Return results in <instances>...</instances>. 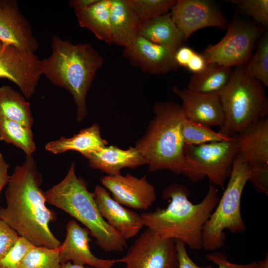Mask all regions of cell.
Segmentation results:
<instances>
[{"label": "cell", "mask_w": 268, "mask_h": 268, "mask_svg": "<svg viewBox=\"0 0 268 268\" xmlns=\"http://www.w3.org/2000/svg\"><path fill=\"white\" fill-rule=\"evenodd\" d=\"M256 268H268V254L267 253L265 259L257 262Z\"/></svg>", "instance_id": "cell-43"}, {"label": "cell", "mask_w": 268, "mask_h": 268, "mask_svg": "<svg viewBox=\"0 0 268 268\" xmlns=\"http://www.w3.org/2000/svg\"><path fill=\"white\" fill-rule=\"evenodd\" d=\"M85 157L91 168L106 173L107 175H119L124 168L134 169L146 164L135 146L124 150L116 146H105Z\"/></svg>", "instance_id": "cell-19"}, {"label": "cell", "mask_w": 268, "mask_h": 268, "mask_svg": "<svg viewBox=\"0 0 268 268\" xmlns=\"http://www.w3.org/2000/svg\"><path fill=\"white\" fill-rule=\"evenodd\" d=\"M61 264L59 248L33 246L23 258L19 268H59Z\"/></svg>", "instance_id": "cell-30"}, {"label": "cell", "mask_w": 268, "mask_h": 268, "mask_svg": "<svg viewBox=\"0 0 268 268\" xmlns=\"http://www.w3.org/2000/svg\"><path fill=\"white\" fill-rule=\"evenodd\" d=\"M182 134L185 145H199L228 140L231 137L186 117L183 122Z\"/></svg>", "instance_id": "cell-28"}, {"label": "cell", "mask_w": 268, "mask_h": 268, "mask_svg": "<svg viewBox=\"0 0 268 268\" xmlns=\"http://www.w3.org/2000/svg\"><path fill=\"white\" fill-rule=\"evenodd\" d=\"M154 116L145 134L135 143L151 172L168 170L182 174L184 147L182 128L186 118L182 106L173 102L155 104Z\"/></svg>", "instance_id": "cell-5"}, {"label": "cell", "mask_w": 268, "mask_h": 268, "mask_svg": "<svg viewBox=\"0 0 268 268\" xmlns=\"http://www.w3.org/2000/svg\"><path fill=\"white\" fill-rule=\"evenodd\" d=\"M255 53L244 65L246 73L268 87V32H264L256 45Z\"/></svg>", "instance_id": "cell-29"}, {"label": "cell", "mask_w": 268, "mask_h": 268, "mask_svg": "<svg viewBox=\"0 0 268 268\" xmlns=\"http://www.w3.org/2000/svg\"><path fill=\"white\" fill-rule=\"evenodd\" d=\"M98 0H70L68 2L72 7L75 12L82 10L93 4L96 2Z\"/></svg>", "instance_id": "cell-41"}, {"label": "cell", "mask_w": 268, "mask_h": 268, "mask_svg": "<svg viewBox=\"0 0 268 268\" xmlns=\"http://www.w3.org/2000/svg\"><path fill=\"white\" fill-rule=\"evenodd\" d=\"M66 236L59 248L61 264L70 262L73 264L95 268H112L118 263V259H103L91 252L89 243L90 232L74 220L68 222Z\"/></svg>", "instance_id": "cell-15"}, {"label": "cell", "mask_w": 268, "mask_h": 268, "mask_svg": "<svg viewBox=\"0 0 268 268\" xmlns=\"http://www.w3.org/2000/svg\"><path fill=\"white\" fill-rule=\"evenodd\" d=\"M249 176V164L237 154L226 188L203 228L202 249L205 251L213 252L223 247L226 239L225 230L233 234L247 230L240 205Z\"/></svg>", "instance_id": "cell-7"}, {"label": "cell", "mask_w": 268, "mask_h": 268, "mask_svg": "<svg viewBox=\"0 0 268 268\" xmlns=\"http://www.w3.org/2000/svg\"><path fill=\"white\" fill-rule=\"evenodd\" d=\"M100 182L111 192L113 199L126 207L146 210L156 199L155 188L145 176L137 178L130 174L106 175Z\"/></svg>", "instance_id": "cell-13"}, {"label": "cell", "mask_w": 268, "mask_h": 268, "mask_svg": "<svg viewBox=\"0 0 268 268\" xmlns=\"http://www.w3.org/2000/svg\"><path fill=\"white\" fill-rule=\"evenodd\" d=\"M9 164L5 161L2 153H0V194L3 188L7 186L10 175L8 174Z\"/></svg>", "instance_id": "cell-40"}, {"label": "cell", "mask_w": 268, "mask_h": 268, "mask_svg": "<svg viewBox=\"0 0 268 268\" xmlns=\"http://www.w3.org/2000/svg\"><path fill=\"white\" fill-rule=\"evenodd\" d=\"M40 61L35 53L0 41V79L14 83L26 99L35 93L42 75Z\"/></svg>", "instance_id": "cell-11"}, {"label": "cell", "mask_w": 268, "mask_h": 268, "mask_svg": "<svg viewBox=\"0 0 268 268\" xmlns=\"http://www.w3.org/2000/svg\"><path fill=\"white\" fill-rule=\"evenodd\" d=\"M51 55L40 61L41 74L72 95L76 107V121L80 122L87 115V93L103 59L91 43L73 44L55 34L51 38Z\"/></svg>", "instance_id": "cell-3"}, {"label": "cell", "mask_w": 268, "mask_h": 268, "mask_svg": "<svg viewBox=\"0 0 268 268\" xmlns=\"http://www.w3.org/2000/svg\"><path fill=\"white\" fill-rule=\"evenodd\" d=\"M110 3L111 0H98L90 6L75 12L81 27L87 29L108 45L112 44Z\"/></svg>", "instance_id": "cell-24"}, {"label": "cell", "mask_w": 268, "mask_h": 268, "mask_svg": "<svg viewBox=\"0 0 268 268\" xmlns=\"http://www.w3.org/2000/svg\"><path fill=\"white\" fill-rule=\"evenodd\" d=\"M170 13L184 41L201 28L214 27L224 29L229 24L218 6L209 0H176Z\"/></svg>", "instance_id": "cell-12"}, {"label": "cell", "mask_w": 268, "mask_h": 268, "mask_svg": "<svg viewBox=\"0 0 268 268\" xmlns=\"http://www.w3.org/2000/svg\"><path fill=\"white\" fill-rule=\"evenodd\" d=\"M178 265L177 268H212L211 265L200 267L196 264L188 255L186 246L181 241L175 240Z\"/></svg>", "instance_id": "cell-37"}, {"label": "cell", "mask_w": 268, "mask_h": 268, "mask_svg": "<svg viewBox=\"0 0 268 268\" xmlns=\"http://www.w3.org/2000/svg\"><path fill=\"white\" fill-rule=\"evenodd\" d=\"M250 181L259 193L268 195V164L249 165Z\"/></svg>", "instance_id": "cell-34"}, {"label": "cell", "mask_w": 268, "mask_h": 268, "mask_svg": "<svg viewBox=\"0 0 268 268\" xmlns=\"http://www.w3.org/2000/svg\"><path fill=\"white\" fill-rule=\"evenodd\" d=\"M33 246L27 240L19 236L14 246L0 260V268H19L22 260Z\"/></svg>", "instance_id": "cell-33"}, {"label": "cell", "mask_w": 268, "mask_h": 268, "mask_svg": "<svg viewBox=\"0 0 268 268\" xmlns=\"http://www.w3.org/2000/svg\"><path fill=\"white\" fill-rule=\"evenodd\" d=\"M110 12L112 44L128 48L138 36L141 22L128 0H111Z\"/></svg>", "instance_id": "cell-21"}, {"label": "cell", "mask_w": 268, "mask_h": 268, "mask_svg": "<svg viewBox=\"0 0 268 268\" xmlns=\"http://www.w3.org/2000/svg\"><path fill=\"white\" fill-rule=\"evenodd\" d=\"M107 140L103 139L100 134L98 124L94 123L91 126L82 129L72 137H61L59 139L51 141L45 145V149L53 154H61L69 150L76 151L84 157L107 146Z\"/></svg>", "instance_id": "cell-22"}, {"label": "cell", "mask_w": 268, "mask_h": 268, "mask_svg": "<svg viewBox=\"0 0 268 268\" xmlns=\"http://www.w3.org/2000/svg\"><path fill=\"white\" fill-rule=\"evenodd\" d=\"M261 26L239 19H234L225 36L217 43L208 46L201 54L207 64L227 67L245 65L264 33Z\"/></svg>", "instance_id": "cell-9"}, {"label": "cell", "mask_w": 268, "mask_h": 268, "mask_svg": "<svg viewBox=\"0 0 268 268\" xmlns=\"http://www.w3.org/2000/svg\"><path fill=\"white\" fill-rule=\"evenodd\" d=\"M176 50L154 44L138 35L133 43L125 48L124 55L134 66L154 74L167 73L177 69Z\"/></svg>", "instance_id": "cell-14"}, {"label": "cell", "mask_w": 268, "mask_h": 268, "mask_svg": "<svg viewBox=\"0 0 268 268\" xmlns=\"http://www.w3.org/2000/svg\"><path fill=\"white\" fill-rule=\"evenodd\" d=\"M118 262L124 268H177L175 240L160 239L146 228Z\"/></svg>", "instance_id": "cell-10"}, {"label": "cell", "mask_w": 268, "mask_h": 268, "mask_svg": "<svg viewBox=\"0 0 268 268\" xmlns=\"http://www.w3.org/2000/svg\"><path fill=\"white\" fill-rule=\"evenodd\" d=\"M0 140L11 144L32 155L36 149L31 128L7 119L0 118Z\"/></svg>", "instance_id": "cell-27"}, {"label": "cell", "mask_w": 268, "mask_h": 268, "mask_svg": "<svg viewBox=\"0 0 268 268\" xmlns=\"http://www.w3.org/2000/svg\"><path fill=\"white\" fill-rule=\"evenodd\" d=\"M19 236L17 232L0 219V260L11 249Z\"/></svg>", "instance_id": "cell-35"}, {"label": "cell", "mask_w": 268, "mask_h": 268, "mask_svg": "<svg viewBox=\"0 0 268 268\" xmlns=\"http://www.w3.org/2000/svg\"><path fill=\"white\" fill-rule=\"evenodd\" d=\"M196 52L187 46H182L176 51L175 61L178 66L186 67L191 58Z\"/></svg>", "instance_id": "cell-38"}, {"label": "cell", "mask_w": 268, "mask_h": 268, "mask_svg": "<svg viewBox=\"0 0 268 268\" xmlns=\"http://www.w3.org/2000/svg\"><path fill=\"white\" fill-rule=\"evenodd\" d=\"M42 182L33 155H26L10 175L5 192L6 205L0 207V219L33 245L57 249L61 242L49 227L56 214L46 206Z\"/></svg>", "instance_id": "cell-1"}, {"label": "cell", "mask_w": 268, "mask_h": 268, "mask_svg": "<svg viewBox=\"0 0 268 268\" xmlns=\"http://www.w3.org/2000/svg\"><path fill=\"white\" fill-rule=\"evenodd\" d=\"M141 22L168 12L176 3L175 0H128Z\"/></svg>", "instance_id": "cell-31"}, {"label": "cell", "mask_w": 268, "mask_h": 268, "mask_svg": "<svg viewBox=\"0 0 268 268\" xmlns=\"http://www.w3.org/2000/svg\"><path fill=\"white\" fill-rule=\"evenodd\" d=\"M0 41L35 53L38 41L15 0H0Z\"/></svg>", "instance_id": "cell-16"}, {"label": "cell", "mask_w": 268, "mask_h": 268, "mask_svg": "<svg viewBox=\"0 0 268 268\" xmlns=\"http://www.w3.org/2000/svg\"><path fill=\"white\" fill-rule=\"evenodd\" d=\"M254 21L264 28L268 25V0H232Z\"/></svg>", "instance_id": "cell-32"}, {"label": "cell", "mask_w": 268, "mask_h": 268, "mask_svg": "<svg viewBox=\"0 0 268 268\" xmlns=\"http://www.w3.org/2000/svg\"><path fill=\"white\" fill-rule=\"evenodd\" d=\"M206 61L201 54L195 52L188 63L186 67L194 73L200 72L207 65Z\"/></svg>", "instance_id": "cell-39"}, {"label": "cell", "mask_w": 268, "mask_h": 268, "mask_svg": "<svg viewBox=\"0 0 268 268\" xmlns=\"http://www.w3.org/2000/svg\"><path fill=\"white\" fill-rule=\"evenodd\" d=\"M237 154L249 165L268 164V119L265 118L236 134Z\"/></svg>", "instance_id": "cell-20"}, {"label": "cell", "mask_w": 268, "mask_h": 268, "mask_svg": "<svg viewBox=\"0 0 268 268\" xmlns=\"http://www.w3.org/2000/svg\"><path fill=\"white\" fill-rule=\"evenodd\" d=\"M73 162L64 179L45 192L46 201L64 210L84 225L98 246L107 252H122L127 240L101 215L85 181L77 177Z\"/></svg>", "instance_id": "cell-4"}, {"label": "cell", "mask_w": 268, "mask_h": 268, "mask_svg": "<svg viewBox=\"0 0 268 268\" xmlns=\"http://www.w3.org/2000/svg\"><path fill=\"white\" fill-rule=\"evenodd\" d=\"M138 35L154 44L176 50L184 42L182 34L169 12L141 22Z\"/></svg>", "instance_id": "cell-23"}, {"label": "cell", "mask_w": 268, "mask_h": 268, "mask_svg": "<svg viewBox=\"0 0 268 268\" xmlns=\"http://www.w3.org/2000/svg\"><path fill=\"white\" fill-rule=\"evenodd\" d=\"M220 95L224 122L218 132L224 135L233 136L267 118L268 100L264 86L246 73L244 65L235 67Z\"/></svg>", "instance_id": "cell-6"}, {"label": "cell", "mask_w": 268, "mask_h": 268, "mask_svg": "<svg viewBox=\"0 0 268 268\" xmlns=\"http://www.w3.org/2000/svg\"><path fill=\"white\" fill-rule=\"evenodd\" d=\"M237 154L236 134L228 140L185 145L182 174L193 182L207 177L210 183L224 190Z\"/></svg>", "instance_id": "cell-8"}, {"label": "cell", "mask_w": 268, "mask_h": 268, "mask_svg": "<svg viewBox=\"0 0 268 268\" xmlns=\"http://www.w3.org/2000/svg\"><path fill=\"white\" fill-rule=\"evenodd\" d=\"M232 71L230 67L208 64L201 71L190 77L187 88L201 94L220 93L228 83Z\"/></svg>", "instance_id": "cell-25"}, {"label": "cell", "mask_w": 268, "mask_h": 268, "mask_svg": "<svg viewBox=\"0 0 268 268\" xmlns=\"http://www.w3.org/2000/svg\"><path fill=\"white\" fill-rule=\"evenodd\" d=\"M189 190L184 185L172 183L163 191L162 197L169 202L164 208L140 214L144 226L161 239L179 240L190 249H202L203 227L219 200L216 186L209 184L208 192L200 203L189 201Z\"/></svg>", "instance_id": "cell-2"}, {"label": "cell", "mask_w": 268, "mask_h": 268, "mask_svg": "<svg viewBox=\"0 0 268 268\" xmlns=\"http://www.w3.org/2000/svg\"><path fill=\"white\" fill-rule=\"evenodd\" d=\"M205 257L208 261L216 264L217 268H256L257 266V261L243 265L231 263L223 253L218 251L207 254Z\"/></svg>", "instance_id": "cell-36"}, {"label": "cell", "mask_w": 268, "mask_h": 268, "mask_svg": "<svg viewBox=\"0 0 268 268\" xmlns=\"http://www.w3.org/2000/svg\"><path fill=\"white\" fill-rule=\"evenodd\" d=\"M0 118L7 119L31 128L34 123L30 103L11 86L0 87Z\"/></svg>", "instance_id": "cell-26"}, {"label": "cell", "mask_w": 268, "mask_h": 268, "mask_svg": "<svg viewBox=\"0 0 268 268\" xmlns=\"http://www.w3.org/2000/svg\"><path fill=\"white\" fill-rule=\"evenodd\" d=\"M93 194L102 216L126 240L139 233L144 226L140 214L116 201L103 186H96Z\"/></svg>", "instance_id": "cell-18"}, {"label": "cell", "mask_w": 268, "mask_h": 268, "mask_svg": "<svg viewBox=\"0 0 268 268\" xmlns=\"http://www.w3.org/2000/svg\"><path fill=\"white\" fill-rule=\"evenodd\" d=\"M172 89L181 99L187 118L209 127H222L224 116L220 93L201 94L175 85Z\"/></svg>", "instance_id": "cell-17"}, {"label": "cell", "mask_w": 268, "mask_h": 268, "mask_svg": "<svg viewBox=\"0 0 268 268\" xmlns=\"http://www.w3.org/2000/svg\"><path fill=\"white\" fill-rule=\"evenodd\" d=\"M59 268H95L90 266H80L74 264L70 262L61 264Z\"/></svg>", "instance_id": "cell-42"}]
</instances>
